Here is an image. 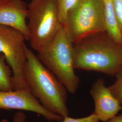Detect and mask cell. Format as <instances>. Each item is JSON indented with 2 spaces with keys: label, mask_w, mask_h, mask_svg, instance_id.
<instances>
[{
  "label": "cell",
  "mask_w": 122,
  "mask_h": 122,
  "mask_svg": "<svg viewBox=\"0 0 122 122\" xmlns=\"http://www.w3.org/2000/svg\"><path fill=\"white\" fill-rule=\"evenodd\" d=\"M75 69L116 76L122 69V45L106 31L96 33L73 44Z\"/></svg>",
  "instance_id": "obj_1"
},
{
  "label": "cell",
  "mask_w": 122,
  "mask_h": 122,
  "mask_svg": "<svg viewBox=\"0 0 122 122\" xmlns=\"http://www.w3.org/2000/svg\"><path fill=\"white\" fill-rule=\"evenodd\" d=\"M24 76L27 86L44 108L50 112L68 116L67 91L30 49L27 47Z\"/></svg>",
  "instance_id": "obj_2"
},
{
  "label": "cell",
  "mask_w": 122,
  "mask_h": 122,
  "mask_svg": "<svg viewBox=\"0 0 122 122\" xmlns=\"http://www.w3.org/2000/svg\"><path fill=\"white\" fill-rule=\"evenodd\" d=\"M40 61L54 74L71 94L79 86L80 79L75 72L73 44L64 27H61L52 41L38 52Z\"/></svg>",
  "instance_id": "obj_3"
},
{
  "label": "cell",
  "mask_w": 122,
  "mask_h": 122,
  "mask_svg": "<svg viewBox=\"0 0 122 122\" xmlns=\"http://www.w3.org/2000/svg\"><path fill=\"white\" fill-rule=\"evenodd\" d=\"M31 47L39 52L54 39L61 28L56 0H32L27 5Z\"/></svg>",
  "instance_id": "obj_4"
},
{
  "label": "cell",
  "mask_w": 122,
  "mask_h": 122,
  "mask_svg": "<svg viewBox=\"0 0 122 122\" xmlns=\"http://www.w3.org/2000/svg\"><path fill=\"white\" fill-rule=\"evenodd\" d=\"M63 27L73 44L89 36L106 31L102 0H79L67 13Z\"/></svg>",
  "instance_id": "obj_5"
},
{
  "label": "cell",
  "mask_w": 122,
  "mask_h": 122,
  "mask_svg": "<svg viewBox=\"0 0 122 122\" xmlns=\"http://www.w3.org/2000/svg\"><path fill=\"white\" fill-rule=\"evenodd\" d=\"M21 32L0 25V53L4 55L13 75V90L28 89L24 76L27 46Z\"/></svg>",
  "instance_id": "obj_6"
},
{
  "label": "cell",
  "mask_w": 122,
  "mask_h": 122,
  "mask_svg": "<svg viewBox=\"0 0 122 122\" xmlns=\"http://www.w3.org/2000/svg\"><path fill=\"white\" fill-rule=\"evenodd\" d=\"M16 109L34 112L50 121L60 122L63 117L45 109L29 89L0 91V110Z\"/></svg>",
  "instance_id": "obj_7"
},
{
  "label": "cell",
  "mask_w": 122,
  "mask_h": 122,
  "mask_svg": "<svg viewBox=\"0 0 122 122\" xmlns=\"http://www.w3.org/2000/svg\"><path fill=\"white\" fill-rule=\"evenodd\" d=\"M90 93L94 102L93 113L101 122H108L122 110V105L106 86L103 79H98L94 82Z\"/></svg>",
  "instance_id": "obj_8"
},
{
  "label": "cell",
  "mask_w": 122,
  "mask_h": 122,
  "mask_svg": "<svg viewBox=\"0 0 122 122\" xmlns=\"http://www.w3.org/2000/svg\"><path fill=\"white\" fill-rule=\"evenodd\" d=\"M27 5L22 0H0V25L21 32L26 40L30 38L27 23Z\"/></svg>",
  "instance_id": "obj_9"
},
{
  "label": "cell",
  "mask_w": 122,
  "mask_h": 122,
  "mask_svg": "<svg viewBox=\"0 0 122 122\" xmlns=\"http://www.w3.org/2000/svg\"><path fill=\"white\" fill-rule=\"evenodd\" d=\"M106 25V32L118 44L122 45V34L117 22L113 7V0H102Z\"/></svg>",
  "instance_id": "obj_10"
},
{
  "label": "cell",
  "mask_w": 122,
  "mask_h": 122,
  "mask_svg": "<svg viewBox=\"0 0 122 122\" xmlns=\"http://www.w3.org/2000/svg\"><path fill=\"white\" fill-rule=\"evenodd\" d=\"M13 90V75L4 55L0 53V91Z\"/></svg>",
  "instance_id": "obj_11"
},
{
  "label": "cell",
  "mask_w": 122,
  "mask_h": 122,
  "mask_svg": "<svg viewBox=\"0 0 122 122\" xmlns=\"http://www.w3.org/2000/svg\"><path fill=\"white\" fill-rule=\"evenodd\" d=\"M58 11V15L61 25H65L67 13L79 0H56Z\"/></svg>",
  "instance_id": "obj_12"
},
{
  "label": "cell",
  "mask_w": 122,
  "mask_h": 122,
  "mask_svg": "<svg viewBox=\"0 0 122 122\" xmlns=\"http://www.w3.org/2000/svg\"><path fill=\"white\" fill-rule=\"evenodd\" d=\"M115 76V81L108 87L112 95L122 105V69Z\"/></svg>",
  "instance_id": "obj_13"
},
{
  "label": "cell",
  "mask_w": 122,
  "mask_h": 122,
  "mask_svg": "<svg viewBox=\"0 0 122 122\" xmlns=\"http://www.w3.org/2000/svg\"><path fill=\"white\" fill-rule=\"evenodd\" d=\"M59 122H101L98 117L95 113H92L90 115L81 118H73L70 117L69 116L63 118Z\"/></svg>",
  "instance_id": "obj_14"
},
{
  "label": "cell",
  "mask_w": 122,
  "mask_h": 122,
  "mask_svg": "<svg viewBox=\"0 0 122 122\" xmlns=\"http://www.w3.org/2000/svg\"><path fill=\"white\" fill-rule=\"evenodd\" d=\"M113 4L116 19L122 34V0H113Z\"/></svg>",
  "instance_id": "obj_15"
},
{
  "label": "cell",
  "mask_w": 122,
  "mask_h": 122,
  "mask_svg": "<svg viewBox=\"0 0 122 122\" xmlns=\"http://www.w3.org/2000/svg\"><path fill=\"white\" fill-rule=\"evenodd\" d=\"M13 122H26L25 114L21 111L16 112L13 116Z\"/></svg>",
  "instance_id": "obj_16"
},
{
  "label": "cell",
  "mask_w": 122,
  "mask_h": 122,
  "mask_svg": "<svg viewBox=\"0 0 122 122\" xmlns=\"http://www.w3.org/2000/svg\"><path fill=\"white\" fill-rule=\"evenodd\" d=\"M107 122H122V114L116 115Z\"/></svg>",
  "instance_id": "obj_17"
},
{
  "label": "cell",
  "mask_w": 122,
  "mask_h": 122,
  "mask_svg": "<svg viewBox=\"0 0 122 122\" xmlns=\"http://www.w3.org/2000/svg\"><path fill=\"white\" fill-rule=\"evenodd\" d=\"M0 122H9V120H8V119H6V118H4V119H1L0 121Z\"/></svg>",
  "instance_id": "obj_18"
}]
</instances>
